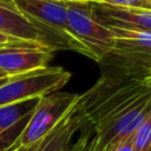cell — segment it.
<instances>
[{
  "mask_svg": "<svg viewBox=\"0 0 151 151\" xmlns=\"http://www.w3.org/2000/svg\"><path fill=\"white\" fill-rule=\"evenodd\" d=\"M80 101L97 133L98 151H112L151 112V88L139 77L109 73L81 94Z\"/></svg>",
  "mask_w": 151,
  "mask_h": 151,
  "instance_id": "obj_1",
  "label": "cell"
},
{
  "mask_svg": "<svg viewBox=\"0 0 151 151\" xmlns=\"http://www.w3.org/2000/svg\"><path fill=\"white\" fill-rule=\"evenodd\" d=\"M11 2L21 14L46 31L60 50H72L92 59L90 51L74 37L68 26L66 0H11Z\"/></svg>",
  "mask_w": 151,
  "mask_h": 151,
  "instance_id": "obj_2",
  "label": "cell"
},
{
  "mask_svg": "<svg viewBox=\"0 0 151 151\" xmlns=\"http://www.w3.org/2000/svg\"><path fill=\"white\" fill-rule=\"evenodd\" d=\"M71 78L63 67H45L24 74L9 77L0 85V106L31 98H40L61 88Z\"/></svg>",
  "mask_w": 151,
  "mask_h": 151,
  "instance_id": "obj_3",
  "label": "cell"
},
{
  "mask_svg": "<svg viewBox=\"0 0 151 151\" xmlns=\"http://www.w3.org/2000/svg\"><path fill=\"white\" fill-rule=\"evenodd\" d=\"M66 8L72 33L90 51L92 59L100 63L114 46L110 29L94 20L88 0H66Z\"/></svg>",
  "mask_w": 151,
  "mask_h": 151,
  "instance_id": "obj_4",
  "label": "cell"
},
{
  "mask_svg": "<svg viewBox=\"0 0 151 151\" xmlns=\"http://www.w3.org/2000/svg\"><path fill=\"white\" fill-rule=\"evenodd\" d=\"M113 38V50L106 57L118 61V73L139 77L151 66V32L130 29L117 26H106Z\"/></svg>",
  "mask_w": 151,
  "mask_h": 151,
  "instance_id": "obj_5",
  "label": "cell"
},
{
  "mask_svg": "<svg viewBox=\"0 0 151 151\" xmlns=\"http://www.w3.org/2000/svg\"><path fill=\"white\" fill-rule=\"evenodd\" d=\"M80 94L52 92L39 98V101L19 138V145L27 147L47 134L78 101Z\"/></svg>",
  "mask_w": 151,
  "mask_h": 151,
  "instance_id": "obj_6",
  "label": "cell"
},
{
  "mask_svg": "<svg viewBox=\"0 0 151 151\" xmlns=\"http://www.w3.org/2000/svg\"><path fill=\"white\" fill-rule=\"evenodd\" d=\"M52 51L35 44H18L0 47V71L7 77L47 67Z\"/></svg>",
  "mask_w": 151,
  "mask_h": 151,
  "instance_id": "obj_7",
  "label": "cell"
},
{
  "mask_svg": "<svg viewBox=\"0 0 151 151\" xmlns=\"http://www.w3.org/2000/svg\"><path fill=\"white\" fill-rule=\"evenodd\" d=\"M0 32L18 40L42 46L52 52L60 50L57 41L46 31L21 14L12 4L0 2Z\"/></svg>",
  "mask_w": 151,
  "mask_h": 151,
  "instance_id": "obj_8",
  "label": "cell"
},
{
  "mask_svg": "<svg viewBox=\"0 0 151 151\" xmlns=\"http://www.w3.org/2000/svg\"><path fill=\"white\" fill-rule=\"evenodd\" d=\"M92 17L103 26H117L151 32V9L120 7L88 0Z\"/></svg>",
  "mask_w": 151,
  "mask_h": 151,
  "instance_id": "obj_9",
  "label": "cell"
},
{
  "mask_svg": "<svg viewBox=\"0 0 151 151\" xmlns=\"http://www.w3.org/2000/svg\"><path fill=\"white\" fill-rule=\"evenodd\" d=\"M39 98H31L0 106V151H8L19 144Z\"/></svg>",
  "mask_w": 151,
  "mask_h": 151,
  "instance_id": "obj_10",
  "label": "cell"
},
{
  "mask_svg": "<svg viewBox=\"0 0 151 151\" xmlns=\"http://www.w3.org/2000/svg\"><path fill=\"white\" fill-rule=\"evenodd\" d=\"M133 151H151V112L131 136Z\"/></svg>",
  "mask_w": 151,
  "mask_h": 151,
  "instance_id": "obj_11",
  "label": "cell"
},
{
  "mask_svg": "<svg viewBox=\"0 0 151 151\" xmlns=\"http://www.w3.org/2000/svg\"><path fill=\"white\" fill-rule=\"evenodd\" d=\"M92 1L107 4L112 6H120V7H136V8L151 9L150 0H92Z\"/></svg>",
  "mask_w": 151,
  "mask_h": 151,
  "instance_id": "obj_12",
  "label": "cell"
},
{
  "mask_svg": "<svg viewBox=\"0 0 151 151\" xmlns=\"http://www.w3.org/2000/svg\"><path fill=\"white\" fill-rule=\"evenodd\" d=\"M18 44H25V41H21V40H18L6 33H2L0 32V47L2 46H8V45H18ZM31 44V42H28Z\"/></svg>",
  "mask_w": 151,
  "mask_h": 151,
  "instance_id": "obj_13",
  "label": "cell"
},
{
  "mask_svg": "<svg viewBox=\"0 0 151 151\" xmlns=\"http://www.w3.org/2000/svg\"><path fill=\"white\" fill-rule=\"evenodd\" d=\"M112 151H133L132 149V143H131V137L123 140L120 144H118Z\"/></svg>",
  "mask_w": 151,
  "mask_h": 151,
  "instance_id": "obj_14",
  "label": "cell"
},
{
  "mask_svg": "<svg viewBox=\"0 0 151 151\" xmlns=\"http://www.w3.org/2000/svg\"><path fill=\"white\" fill-rule=\"evenodd\" d=\"M139 78L143 80V83L146 85V86H151V66L146 67L140 74H139Z\"/></svg>",
  "mask_w": 151,
  "mask_h": 151,
  "instance_id": "obj_15",
  "label": "cell"
},
{
  "mask_svg": "<svg viewBox=\"0 0 151 151\" xmlns=\"http://www.w3.org/2000/svg\"><path fill=\"white\" fill-rule=\"evenodd\" d=\"M80 131H81V129H80ZM80 131H79V133H80ZM80 142H81V136L79 134V137L77 139H74L73 143L71 144V147H70L68 151H78V149L80 146Z\"/></svg>",
  "mask_w": 151,
  "mask_h": 151,
  "instance_id": "obj_16",
  "label": "cell"
},
{
  "mask_svg": "<svg viewBox=\"0 0 151 151\" xmlns=\"http://www.w3.org/2000/svg\"><path fill=\"white\" fill-rule=\"evenodd\" d=\"M20 147H21V146H20L19 144H17V145H14V146H13V147H12L11 150H8V151H18V150H19Z\"/></svg>",
  "mask_w": 151,
  "mask_h": 151,
  "instance_id": "obj_17",
  "label": "cell"
},
{
  "mask_svg": "<svg viewBox=\"0 0 151 151\" xmlns=\"http://www.w3.org/2000/svg\"><path fill=\"white\" fill-rule=\"evenodd\" d=\"M8 78H9V77H6V78H1V79H0V85H2L5 81H7V79H8Z\"/></svg>",
  "mask_w": 151,
  "mask_h": 151,
  "instance_id": "obj_18",
  "label": "cell"
},
{
  "mask_svg": "<svg viewBox=\"0 0 151 151\" xmlns=\"http://www.w3.org/2000/svg\"><path fill=\"white\" fill-rule=\"evenodd\" d=\"M6 77H7V76H6L4 72H1V71H0V79H1V78H6Z\"/></svg>",
  "mask_w": 151,
  "mask_h": 151,
  "instance_id": "obj_19",
  "label": "cell"
},
{
  "mask_svg": "<svg viewBox=\"0 0 151 151\" xmlns=\"http://www.w3.org/2000/svg\"><path fill=\"white\" fill-rule=\"evenodd\" d=\"M0 2H4V4H12L11 0H0Z\"/></svg>",
  "mask_w": 151,
  "mask_h": 151,
  "instance_id": "obj_20",
  "label": "cell"
},
{
  "mask_svg": "<svg viewBox=\"0 0 151 151\" xmlns=\"http://www.w3.org/2000/svg\"><path fill=\"white\" fill-rule=\"evenodd\" d=\"M94 151H98V146H97V149H96V150H94Z\"/></svg>",
  "mask_w": 151,
  "mask_h": 151,
  "instance_id": "obj_21",
  "label": "cell"
},
{
  "mask_svg": "<svg viewBox=\"0 0 151 151\" xmlns=\"http://www.w3.org/2000/svg\"><path fill=\"white\" fill-rule=\"evenodd\" d=\"M150 88H151V86H150Z\"/></svg>",
  "mask_w": 151,
  "mask_h": 151,
  "instance_id": "obj_22",
  "label": "cell"
},
{
  "mask_svg": "<svg viewBox=\"0 0 151 151\" xmlns=\"http://www.w3.org/2000/svg\"><path fill=\"white\" fill-rule=\"evenodd\" d=\"M150 2H151V0H150Z\"/></svg>",
  "mask_w": 151,
  "mask_h": 151,
  "instance_id": "obj_23",
  "label": "cell"
},
{
  "mask_svg": "<svg viewBox=\"0 0 151 151\" xmlns=\"http://www.w3.org/2000/svg\"><path fill=\"white\" fill-rule=\"evenodd\" d=\"M18 151H19V150H18Z\"/></svg>",
  "mask_w": 151,
  "mask_h": 151,
  "instance_id": "obj_24",
  "label": "cell"
}]
</instances>
